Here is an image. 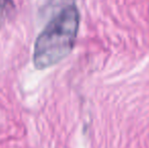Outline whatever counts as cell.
I'll list each match as a JSON object with an SVG mask.
<instances>
[{
  "label": "cell",
  "mask_w": 149,
  "mask_h": 148,
  "mask_svg": "<svg viewBox=\"0 0 149 148\" xmlns=\"http://www.w3.org/2000/svg\"><path fill=\"white\" fill-rule=\"evenodd\" d=\"M79 20L80 16L75 5L63 8L50 20L33 47V62L37 69L52 67L70 54L78 34Z\"/></svg>",
  "instance_id": "6da1fadb"
},
{
  "label": "cell",
  "mask_w": 149,
  "mask_h": 148,
  "mask_svg": "<svg viewBox=\"0 0 149 148\" xmlns=\"http://www.w3.org/2000/svg\"><path fill=\"white\" fill-rule=\"evenodd\" d=\"M15 5L13 0H0V28L13 14Z\"/></svg>",
  "instance_id": "7a4b0ae2"
}]
</instances>
